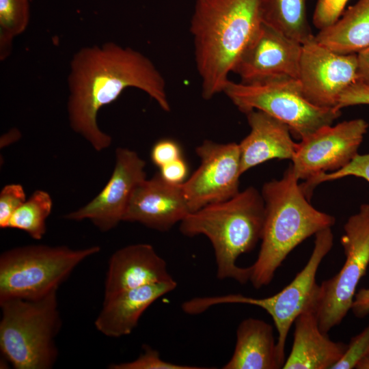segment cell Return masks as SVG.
Instances as JSON below:
<instances>
[{
  "label": "cell",
  "mask_w": 369,
  "mask_h": 369,
  "mask_svg": "<svg viewBox=\"0 0 369 369\" xmlns=\"http://www.w3.org/2000/svg\"><path fill=\"white\" fill-rule=\"evenodd\" d=\"M67 81L70 126L98 152L110 146L111 137L99 128L98 113L126 89H139L162 110H171L165 79L154 63L141 52L113 42L77 51Z\"/></svg>",
  "instance_id": "obj_1"
},
{
  "label": "cell",
  "mask_w": 369,
  "mask_h": 369,
  "mask_svg": "<svg viewBox=\"0 0 369 369\" xmlns=\"http://www.w3.org/2000/svg\"><path fill=\"white\" fill-rule=\"evenodd\" d=\"M260 0H195L190 23L202 95L223 92L241 55L262 21Z\"/></svg>",
  "instance_id": "obj_2"
},
{
  "label": "cell",
  "mask_w": 369,
  "mask_h": 369,
  "mask_svg": "<svg viewBox=\"0 0 369 369\" xmlns=\"http://www.w3.org/2000/svg\"><path fill=\"white\" fill-rule=\"evenodd\" d=\"M264 219L257 259L249 282L259 289L269 285L288 255L308 237L331 228L334 217L316 209L289 167L279 180L264 183L261 191Z\"/></svg>",
  "instance_id": "obj_3"
},
{
  "label": "cell",
  "mask_w": 369,
  "mask_h": 369,
  "mask_svg": "<svg viewBox=\"0 0 369 369\" xmlns=\"http://www.w3.org/2000/svg\"><path fill=\"white\" fill-rule=\"evenodd\" d=\"M264 219L261 193L249 187L228 200L190 213L180 223V231L189 237L206 236L214 249L217 278L243 285L249 282L251 269L239 266L236 260L261 239Z\"/></svg>",
  "instance_id": "obj_4"
},
{
  "label": "cell",
  "mask_w": 369,
  "mask_h": 369,
  "mask_svg": "<svg viewBox=\"0 0 369 369\" xmlns=\"http://www.w3.org/2000/svg\"><path fill=\"white\" fill-rule=\"evenodd\" d=\"M57 290L37 299L0 301V349L16 369H49L57 361L62 326Z\"/></svg>",
  "instance_id": "obj_5"
},
{
  "label": "cell",
  "mask_w": 369,
  "mask_h": 369,
  "mask_svg": "<svg viewBox=\"0 0 369 369\" xmlns=\"http://www.w3.org/2000/svg\"><path fill=\"white\" fill-rule=\"evenodd\" d=\"M100 250L98 245L74 249L30 245L3 251L0 256V301L44 297L57 290L81 262Z\"/></svg>",
  "instance_id": "obj_6"
},
{
  "label": "cell",
  "mask_w": 369,
  "mask_h": 369,
  "mask_svg": "<svg viewBox=\"0 0 369 369\" xmlns=\"http://www.w3.org/2000/svg\"><path fill=\"white\" fill-rule=\"evenodd\" d=\"M333 244V234L331 228L317 232L314 249L305 266L289 284L272 296L254 298L241 294H230L195 297L184 301L182 305V310L188 314H198L212 306L227 303L247 304L263 309L271 316L277 329L278 356L284 366L288 333L296 318L316 299L318 288L316 282L317 271Z\"/></svg>",
  "instance_id": "obj_7"
},
{
  "label": "cell",
  "mask_w": 369,
  "mask_h": 369,
  "mask_svg": "<svg viewBox=\"0 0 369 369\" xmlns=\"http://www.w3.org/2000/svg\"><path fill=\"white\" fill-rule=\"evenodd\" d=\"M223 93L241 112L261 111L286 124L301 140L332 124L341 114V110L310 102L304 96L299 79L295 78L254 83L230 80Z\"/></svg>",
  "instance_id": "obj_8"
},
{
  "label": "cell",
  "mask_w": 369,
  "mask_h": 369,
  "mask_svg": "<svg viewBox=\"0 0 369 369\" xmlns=\"http://www.w3.org/2000/svg\"><path fill=\"white\" fill-rule=\"evenodd\" d=\"M341 244L345 262L333 277L318 285L316 312L325 333L340 324L351 310L357 286L369 264V204H361L344 226Z\"/></svg>",
  "instance_id": "obj_9"
},
{
  "label": "cell",
  "mask_w": 369,
  "mask_h": 369,
  "mask_svg": "<svg viewBox=\"0 0 369 369\" xmlns=\"http://www.w3.org/2000/svg\"><path fill=\"white\" fill-rule=\"evenodd\" d=\"M368 128L358 118L323 126L297 143L290 165L298 180H307L327 171H337L350 163Z\"/></svg>",
  "instance_id": "obj_10"
},
{
  "label": "cell",
  "mask_w": 369,
  "mask_h": 369,
  "mask_svg": "<svg viewBox=\"0 0 369 369\" xmlns=\"http://www.w3.org/2000/svg\"><path fill=\"white\" fill-rule=\"evenodd\" d=\"M195 152L200 165L182 184L191 213L237 195L242 175L238 144L204 140Z\"/></svg>",
  "instance_id": "obj_11"
},
{
  "label": "cell",
  "mask_w": 369,
  "mask_h": 369,
  "mask_svg": "<svg viewBox=\"0 0 369 369\" xmlns=\"http://www.w3.org/2000/svg\"><path fill=\"white\" fill-rule=\"evenodd\" d=\"M298 79L312 104L336 108L343 92L359 81L357 54H340L318 43L314 36L301 44Z\"/></svg>",
  "instance_id": "obj_12"
},
{
  "label": "cell",
  "mask_w": 369,
  "mask_h": 369,
  "mask_svg": "<svg viewBox=\"0 0 369 369\" xmlns=\"http://www.w3.org/2000/svg\"><path fill=\"white\" fill-rule=\"evenodd\" d=\"M146 162L137 153L125 148L115 150L113 173L100 192L89 203L67 214L68 220H90L100 230L114 228L123 217L132 193L146 178Z\"/></svg>",
  "instance_id": "obj_13"
},
{
  "label": "cell",
  "mask_w": 369,
  "mask_h": 369,
  "mask_svg": "<svg viewBox=\"0 0 369 369\" xmlns=\"http://www.w3.org/2000/svg\"><path fill=\"white\" fill-rule=\"evenodd\" d=\"M302 45L262 23L238 58L233 72L243 83L298 79Z\"/></svg>",
  "instance_id": "obj_14"
},
{
  "label": "cell",
  "mask_w": 369,
  "mask_h": 369,
  "mask_svg": "<svg viewBox=\"0 0 369 369\" xmlns=\"http://www.w3.org/2000/svg\"><path fill=\"white\" fill-rule=\"evenodd\" d=\"M190 213L182 184H171L158 173L136 187L123 221L137 222L151 229L165 232L180 223Z\"/></svg>",
  "instance_id": "obj_15"
},
{
  "label": "cell",
  "mask_w": 369,
  "mask_h": 369,
  "mask_svg": "<svg viewBox=\"0 0 369 369\" xmlns=\"http://www.w3.org/2000/svg\"><path fill=\"white\" fill-rule=\"evenodd\" d=\"M173 279L165 260L147 243L133 244L110 257L105 282V299L122 291Z\"/></svg>",
  "instance_id": "obj_16"
},
{
  "label": "cell",
  "mask_w": 369,
  "mask_h": 369,
  "mask_svg": "<svg viewBox=\"0 0 369 369\" xmlns=\"http://www.w3.org/2000/svg\"><path fill=\"white\" fill-rule=\"evenodd\" d=\"M315 301L294 322L293 343L284 369H331L347 348L346 344L331 340L321 331Z\"/></svg>",
  "instance_id": "obj_17"
},
{
  "label": "cell",
  "mask_w": 369,
  "mask_h": 369,
  "mask_svg": "<svg viewBox=\"0 0 369 369\" xmlns=\"http://www.w3.org/2000/svg\"><path fill=\"white\" fill-rule=\"evenodd\" d=\"M177 286L173 279L131 288L104 299L95 322L96 329L110 338L130 334L145 310Z\"/></svg>",
  "instance_id": "obj_18"
},
{
  "label": "cell",
  "mask_w": 369,
  "mask_h": 369,
  "mask_svg": "<svg viewBox=\"0 0 369 369\" xmlns=\"http://www.w3.org/2000/svg\"><path fill=\"white\" fill-rule=\"evenodd\" d=\"M245 114L250 132L238 144L241 174L271 159H292L297 143L286 124L258 110Z\"/></svg>",
  "instance_id": "obj_19"
},
{
  "label": "cell",
  "mask_w": 369,
  "mask_h": 369,
  "mask_svg": "<svg viewBox=\"0 0 369 369\" xmlns=\"http://www.w3.org/2000/svg\"><path fill=\"white\" fill-rule=\"evenodd\" d=\"M272 326L260 319L247 318L236 329L234 353L223 369L282 368Z\"/></svg>",
  "instance_id": "obj_20"
},
{
  "label": "cell",
  "mask_w": 369,
  "mask_h": 369,
  "mask_svg": "<svg viewBox=\"0 0 369 369\" xmlns=\"http://www.w3.org/2000/svg\"><path fill=\"white\" fill-rule=\"evenodd\" d=\"M314 37L318 43L340 54H357L369 47V0H358L333 25Z\"/></svg>",
  "instance_id": "obj_21"
},
{
  "label": "cell",
  "mask_w": 369,
  "mask_h": 369,
  "mask_svg": "<svg viewBox=\"0 0 369 369\" xmlns=\"http://www.w3.org/2000/svg\"><path fill=\"white\" fill-rule=\"evenodd\" d=\"M263 23L303 44L314 35L307 16V0H260Z\"/></svg>",
  "instance_id": "obj_22"
},
{
  "label": "cell",
  "mask_w": 369,
  "mask_h": 369,
  "mask_svg": "<svg viewBox=\"0 0 369 369\" xmlns=\"http://www.w3.org/2000/svg\"><path fill=\"white\" fill-rule=\"evenodd\" d=\"M53 201L45 191L36 190L11 217L8 228L21 230L40 240L46 231V220L51 213Z\"/></svg>",
  "instance_id": "obj_23"
},
{
  "label": "cell",
  "mask_w": 369,
  "mask_h": 369,
  "mask_svg": "<svg viewBox=\"0 0 369 369\" xmlns=\"http://www.w3.org/2000/svg\"><path fill=\"white\" fill-rule=\"evenodd\" d=\"M28 0H0V59H7L14 38L23 33L29 21Z\"/></svg>",
  "instance_id": "obj_24"
},
{
  "label": "cell",
  "mask_w": 369,
  "mask_h": 369,
  "mask_svg": "<svg viewBox=\"0 0 369 369\" xmlns=\"http://www.w3.org/2000/svg\"><path fill=\"white\" fill-rule=\"evenodd\" d=\"M349 176L359 177L369 182V153L357 154L350 163L341 169L328 174H320L305 180L301 185L305 195L310 198L313 189L320 183Z\"/></svg>",
  "instance_id": "obj_25"
},
{
  "label": "cell",
  "mask_w": 369,
  "mask_h": 369,
  "mask_svg": "<svg viewBox=\"0 0 369 369\" xmlns=\"http://www.w3.org/2000/svg\"><path fill=\"white\" fill-rule=\"evenodd\" d=\"M110 369H202L205 368L176 364L163 360L157 350L144 345L143 352L135 359L119 364H113Z\"/></svg>",
  "instance_id": "obj_26"
},
{
  "label": "cell",
  "mask_w": 369,
  "mask_h": 369,
  "mask_svg": "<svg viewBox=\"0 0 369 369\" xmlns=\"http://www.w3.org/2000/svg\"><path fill=\"white\" fill-rule=\"evenodd\" d=\"M369 350V325L359 333L353 337L340 360L331 369L355 368Z\"/></svg>",
  "instance_id": "obj_27"
},
{
  "label": "cell",
  "mask_w": 369,
  "mask_h": 369,
  "mask_svg": "<svg viewBox=\"0 0 369 369\" xmlns=\"http://www.w3.org/2000/svg\"><path fill=\"white\" fill-rule=\"evenodd\" d=\"M23 187L19 184L3 187L0 193V228H8L14 213L26 201Z\"/></svg>",
  "instance_id": "obj_28"
},
{
  "label": "cell",
  "mask_w": 369,
  "mask_h": 369,
  "mask_svg": "<svg viewBox=\"0 0 369 369\" xmlns=\"http://www.w3.org/2000/svg\"><path fill=\"white\" fill-rule=\"evenodd\" d=\"M348 0H317L312 22L319 31L333 25L342 16Z\"/></svg>",
  "instance_id": "obj_29"
},
{
  "label": "cell",
  "mask_w": 369,
  "mask_h": 369,
  "mask_svg": "<svg viewBox=\"0 0 369 369\" xmlns=\"http://www.w3.org/2000/svg\"><path fill=\"white\" fill-rule=\"evenodd\" d=\"M180 157L182 154L179 145L175 141L169 139L156 142L150 152L152 163L159 168Z\"/></svg>",
  "instance_id": "obj_30"
},
{
  "label": "cell",
  "mask_w": 369,
  "mask_h": 369,
  "mask_svg": "<svg viewBox=\"0 0 369 369\" xmlns=\"http://www.w3.org/2000/svg\"><path fill=\"white\" fill-rule=\"evenodd\" d=\"M359 105H369V84L358 81L343 92L336 109Z\"/></svg>",
  "instance_id": "obj_31"
},
{
  "label": "cell",
  "mask_w": 369,
  "mask_h": 369,
  "mask_svg": "<svg viewBox=\"0 0 369 369\" xmlns=\"http://www.w3.org/2000/svg\"><path fill=\"white\" fill-rule=\"evenodd\" d=\"M160 176L167 182L174 184H182L188 174L186 162L180 157L160 168Z\"/></svg>",
  "instance_id": "obj_32"
},
{
  "label": "cell",
  "mask_w": 369,
  "mask_h": 369,
  "mask_svg": "<svg viewBox=\"0 0 369 369\" xmlns=\"http://www.w3.org/2000/svg\"><path fill=\"white\" fill-rule=\"evenodd\" d=\"M351 310L357 318L369 315V288H361L355 293Z\"/></svg>",
  "instance_id": "obj_33"
},
{
  "label": "cell",
  "mask_w": 369,
  "mask_h": 369,
  "mask_svg": "<svg viewBox=\"0 0 369 369\" xmlns=\"http://www.w3.org/2000/svg\"><path fill=\"white\" fill-rule=\"evenodd\" d=\"M359 81L369 84V47L357 53Z\"/></svg>",
  "instance_id": "obj_34"
},
{
  "label": "cell",
  "mask_w": 369,
  "mask_h": 369,
  "mask_svg": "<svg viewBox=\"0 0 369 369\" xmlns=\"http://www.w3.org/2000/svg\"><path fill=\"white\" fill-rule=\"evenodd\" d=\"M357 369H369V357H364L356 366Z\"/></svg>",
  "instance_id": "obj_35"
},
{
  "label": "cell",
  "mask_w": 369,
  "mask_h": 369,
  "mask_svg": "<svg viewBox=\"0 0 369 369\" xmlns=\"http://www.w3.org/2000/svg\"><path fill=\"white\" fill-rule=\"evenodd\" d=\"M365 357H369V350H368V352L367 355Z\"/></svg>",
  "instance_id": "obj_36"
}]
</instances>
